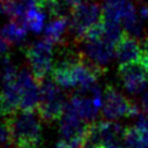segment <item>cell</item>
Returning a JSON list of instances; mask_svg holds the SVG:
<instances>
[{"instance_id": "7402d4cb", "label": "cell", "mask_w": 148, "mask_h": 148, "mask_svg": "<svg viewBox=\"0 0 148 148\" xmlns=\"http://www.w3.org/2000/svg\"><path fill=\"white\" fill-rule=\"evenodd\" d=\"M0 87H1V83H0Z\"/></svg>"}, {"instance_id": "3957f363", "label": "cell", "mask_w": 148, "mask_h": 148, "mask_svg": "<svg viewBox=\"0 0 148 148\" xmlns=\"http://www.w3.org/2000/svg\"><path fill=\"white\" fill-rule=\"evenodd\" d=\"M102 18V7L94 1H81L75 5L69 16V30L75 40L81 42L87 30Z\"/></svg>"}, {"instance_id": "7a4b0ae2", "label": "cell", "mask_w": 148, "mask_h": 148, "mask_svg": "<svg viewBox=\"0 0 148 148\" xmlns=\"http://www.w3.org/2000/svg\"><path fill=\"white\" fill-rule=\"evenodd\" d=\"M65 97L53 79H44L39 83V103L37 113L45 123H53L60 119L65 112Z\"/></svg>"}, {"instance_id": "30bf717a", "label": "cell", "mask_w": 148, "mask_h": 148, "mask_svg": "<svg viewBox=\"0 0 148 148\" xmlns=\"http://www.w3.org/2000/svg\"><path fill=\"white\" fill-rule=\"evenodd\" d=\"M116 57L120 64L138 61L142 57V47L138 38L124 32L116 44Z\"/></svg>"}, {"instance_id": "ffe728a7", "label": "cell", "mask_w": 148, "mask_h": 148, "mask_svg": "<svg viewBox=\"0 0 148 148\" xmlns=\"http://www.w3.org/2000/svg\"><path fill=\"white\" fill-rule=\"evenodd\" d=\"M0 9H2V6H1V2H0Z\"/></svg>"}, {"instance_id": "5b68a950", "label": "cell", "mask_w": 148, "mask_h": 148, "mask_svg": "<svg viewBox=\"0 0 148 148\" xmlns=\"http://www.w3.org/2000/svg\"><path fill=\"white\" fill-rule=\"evenodd\" d=\"M139 109L131 99L120 94L112 86H106L103 92L102 116L104 119L114 120L119 118H130L138 116Z\"/></svg>"}, {"instance_id": "6da1fadb", "label": "cell", "mask_w": 148, "mask_h": 148, "mask_svg": "<svg viewBox=\"0 0 148 148\" xmlns=\"http://www.w3.org/2000/svg\"><path fill=\"white\" fill-rule=\"evenodd\" d=\"M5 123L9 131L10 147L39 148L42 145V127L35 112L15 110L6 116Z\"/></svg>"}, {"instance_id": "9c48e42d", "label": "cell", "mask_w": 148, "mask_h": 148, "mask_svg": "<svg viewBox=\"0 0 148 148\" xmlns=\"http://www.w3.org/2000/svg\"><path fill=\"white\" fill-rule=\"evenodd\" d=\"M123 139L127 148H146L148 145L147 117L139 113L136 124L124 128Z\"/></svg>"}, {"instance_id": "277c9868", "label": "cell", "mask_w": 148, "mask_h": 148, "mask_svg": "<svg viewBox=\"0 0 148 148\" xmlns=\"http://www.w3.org/2000/svg\"><path fill=\"white\" fill-rule=\"evenodd\" d=\"M24 54L29 61L31 74L39 84L52 68L53 44L45 38L24 47Z\"/></svg>"}, {"instance_id": "8992f818", "label": "cell", "mask_w": 148, "mask_h": 148, "mask_svg": "<svg viewBox=\"0 0 148 148\" xmlns=\"http://www.w3.org/2000/svg\"><path fill=\"white\" fill-rule=\"evenodd\" d=\"M118 75L127 91L138 94L141 92L148 83V66L142 60L120 64Z\"/></svg>"}, {"instance_id": "44dd1931", "label": "cell", "mask_w": 148, "mask_h": 148, "mask_svg": "<svg viewBox=\"0 0 148 148\" xmlns=\"http://www.w3.org/2000/svg\"><path fill=\"white\" fill-rule=\"evenodd\" d=\"M146 148H148V145H147V147H146Z\"/></svg>"}, {"instance_id": "52a82bcc", "label": "cell", "mask_w": 148, "mask_h": 148, "mask_svg": "<svg viewBox=\"0 0 148 148\" xmlns=\"http://www.w3.org/2000/svg\"><path fill=\"white\" fill-rule=\"evenodd\" d=\"M124 127L114 121L108 120H92L88 125V142L106 146L112 142L119 141L123 138Z\"/></svg>"}, {"instance_id": "4fadbf2b", "label": "cell", "mask_w": 148, "mask_h": 148, "mask_svg": "<svg viewBox=\"0 0 148 148\" xmlns=\"http://www.w3.org/2000/svg\"><path fill=\"white\" fill-rule=\"evenodd\" d=\"M126 1L127 0H105L102 6V18L104 21L120 22Z\"/></svg>"}, {"instance_id": "d6986e66", "label": "cell", "mask_w": 148, "mask_h": 148, "mask_svg": "<svg viewBox=\"0 0 148 148\" xmlns=\"http://www.w3.org/2000/svg\"><path fill=\"white\" fill-rule=\"evenodd\" d=\"M82 148H105L102 145H97V143H91V142H87Z\"/></svg>"}, {"instance_id": "9a60e30c", "label": "cell", "mask_w": 148, "mask_h": 148, "mask_svg": "<svg viewBox=\"0 0 148 148\" xmlns=\"http://www.w3.org/2000/svg\"><path fill=\"white\" fill-rule=\"evenodd\" d=\"M0 146L2 147H10V138H9V131L3 121L0 124Z\"/></svg>"}, {"instance_id": "2e32d148", "label": "cell", "mask_w": 148, "mask_h": 148, "mask_svg": "<svg viewBox=\"0 0 148 148\" xmlns=\"http://www.w3.org/2000/svg\"><path fill=\"white\" fill-rule=\"evenodd\" d=\"M9 47H10V43L0 36V58L1 59L8 56Z\"/></svg>"}, {"instance_id": "5bb4252c", "label": "cell", "mask_w": 148, "mask_h": 148, "mask_svg": "<svg viewBox=\"0 0 148 148\" xmlns=\"http://www.w3.org/2000/svg\"><path fill=\"white\" fill-rule=\"evenodd\" d=\"M44 20H45L44 13L38 7L34 6L28 9L27 15H25V22L30 30H32L35 32L42 31V29L44 27Z\"/></svg>"}, {"instance_id": "8fae6325", "label": "cell", "mask_w": 148, "mask_h": 148, "mask_svg": "<svg viewBox=\"0 0 148 148\" xmlns=\"http://www.w3.org/2000/svg\"><path fill=\"white\" fill-rule=\"evenodd\" d=\"M69 28V17H54L44 30V38L52 44H59L62 42V37Z\"/></svg>"}, {"instance_id": "7c38bea8", "label": "cell", "mask_w": 148, "mask_h": 148, "mask_svg": "<svg viewBox=\"0 0 148 148\" xmlns=\"http://www.w3.org/2000/svg\"><path fill=\"white\" fill-rule=\"evenodd\" d=\"M27 29L28 27L25 24H22L20 22H16L14 20H10L9 23H7L0 31V36L12 43H18L27 36Z\"/></svg>"}, {"instance_id": "ac0fdd59", "label": "cell", "mask_w": 148, "mask_h": 148, "mask_svg": "<svg viewBox=\"0 0 148 148\" xmlns=\"http://www.w3.org/2000/svg\"><path fill=\"white\" fill-rule=\"evenodd\" d=\"M142 110H143V113L146 114V117L148 118V92H146L142 97Z\"/></svg>"}, {"instance_id": "ba28073f", "label": "cell", "mask_w": 148, "mask_h": 148, "mask_svg": "<svg viewBox=\"0 0 148 148\" xmlns=\"http://www.w3.org/2000/svg\"><path fill=\"white\" fill-rule=\"evenodd\" d=\"M83 53L95 64L105 67L116 56V44L104 37L94 39H83Z\"/></svg>"}, {"instance_id": "e0dca14e", "label": "cell", "mask_w": 148, "mask_h": 148, "mask_svg": "<svg viewBox=\"0 0 148 148\" xmlns=\"http://www.w3.org/2000/svg\"><path fill=\"white\" fill-rule=\"evenodd\" d=\"M140 18L143 21H148V5H142L139 10Z\"/></svg>"}]
</instances>
